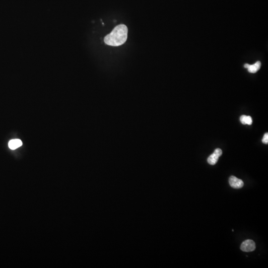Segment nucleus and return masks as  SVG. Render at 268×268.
<instances>
[{
    "label": "nucleus",
    "mask_w": 268,
    "mask_h": 268,
    "mask_svg": "<svg viewBox=\"0 0 268 268\" xmlns=\"http://www.w3.org/2000/svg\"><path fill=\"white\" fill-rule=\"evenodd\" d=\"M222 152L221 149H216L215 150L212 155H211L208 159V163L210 165H213L216 164L219 160V158L222 155Z\"/></svg>",
    "instance_id": "obj_3"
},
{
    "label": "nucleus",
    "mask_w": 268,
    "mask_h": 268,
    "mask_svg": "<svg viewBox=\"0 0 268 268\" xmlns=\"http://www.w3.org/2000/svg\"><path fill=\"white\" fill-rule=\"evenodd\" d=\"M256 248L255 243L250 239L245 240L242 243L240 246V249L244 252L253 251Z\"/></svg>",
    "instance_id": "obj_2"
},
{
    "label": "nucleus",
    "mask_w": 268,
    "mask_h": 268,
    "mask_svg": "<svg viewBox=\"0 0 268 268\" xmlns=\"http://www.w3.org/2000/svg\"><path fill=\"white\" fill-rule=\"evenodd\" d=\"M229 183L230 186L234 189H240L244 186V183L242 180L234 176H231L229 177Z\"/></svg>",
    "instance_id": "obj_4"
},
{
    "label": "nucleus",
    "mask_w": 268,
    "mask_h": 268,
    "mask_svg": "<svg viewBox=\"0 0 268 268\" xmlns=\"http://www.w3.org/2000/svg\"><path fill=\"white\" fill-rule=\"evenodd\" d=\"M128 29L124 24L116 26L112 31L104 37L106 44L111 46H119L126 42L128 37Z\"/></svg>",
    "instance_id": "obj_1"
},
{
    "label": "nucleus",
    "mask_w": 268,
    "mask_h": 268,
    "mask_svg": "<svg viewBox=\"0 0 268 268\" xmlns=\"http://www.w3.org/2000/svg\"><path fill=\"white\" fill-rule=\"evenodd\" d=\"M262 142L265 144H268V133H266L263 137L262 139Z\"/></svg>",
    "instance_id": "obj_8"
},
{
    "label": "nucleus",
    "mask_w": 268,
    "mask_h": 268,
    "mask_svg": "<svg viewBox=\"0 0 268 268\" xmlns=\"http://www.w3.org/2000/svg\"><path fill=\"white\" fill-rule=\"evenodd\" d=\"M240 122L243 125H251L252 124V119L249 116L242 115L240 118Z\"/></svg>",
    "instance_id": "obj_7"
},
{
    "label": "nucleus",
    "mask_w": 268,
    "mask_h": 268,
    "mask_svg": "<svg viewBox=\"0 0 268 268\" xmlns=\"http://www.w3.org/2000/svg\"><path fill=\"white\" fill-rule=\"evenodd\" d=\"M261 66V63L260 61H257L256 63L254 64L253 65H249L248 64H245L244 67L245 68H247L248 69V72L250 73L254 74L260 70Z\"/></svg>",
    "instance_id": "obj_5"
},
{
    "label": "nucleus",
    "mask_w": 268,
    "mask_h": 268,
    "mask_svg": "<svg viewBox=\"0 0 268 268\" xmlns=\"http://www.w3.org/2000/svg\"><path fill=\"white\" fill-rule=\"evenodd\" d=\"M22 145H23V142L22 141L19 139L10 140L9 142V148L12 150H15L18 147L22 146Z\"/></svg>",
    "instance_id": "obj_6"
}]
</instances>
